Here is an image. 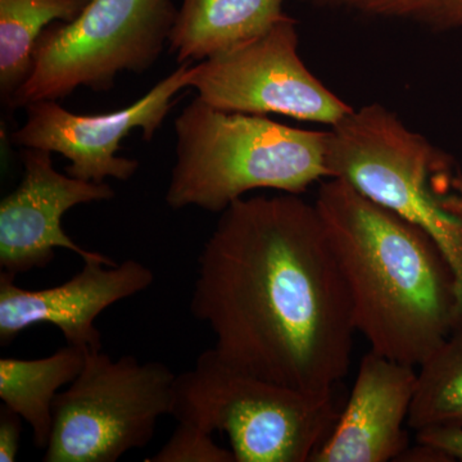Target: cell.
I'll use <instances>...</instances> for the list:
<instances>
[{"instance_id": "3", "label": "cell", "mask_w": 462, "mask_h": 462, "mask_svg": "<svg viewBox=\"0 0 462 462\" xmlns=\"http://www.w3.org/2000/svg\"><path fill=\"white\" fill-rule=\"evenodd\" d=\"M176 160L165 200L221 214L252 190L302 194L330 179L328 130L221 111L196 97L175 120Z\"/></svg>"}, {"instance_id": "12", "label": "cell", "mask_w": 462, "mask_h": 462, "mask_svg": "<svg viewBox=\"0 0 462 462\" xmlns=\"http://www.w3.org/2000/svg\"><path fill=\"white\" fill-rule=\"evenodd\" d=\"M418 367L370 352L363 358L345 411L311 462H387L409 447L404 425Z\"/></svg>"}, {"instance_id": "2", "label": "cell", "mask_w": 462, "mask_h": 462, "mask_svg": "<svg viewBox=\"0 0 462 462\" xmlns=\"http://www.w3.org/2000/svg\"><path fill=\"white\" fill-rule=\"evenodd\" d=\"M316 209L345 275L357 333L372 351L419 367L460 324L454 270L434 240L330 178Z\"/></svg>"}, {"instance_id": "1", "label": "cell", "mask_w": 462, "mask_h": 462, "mask_svg": "<svg viewBox=\"0 0 462 462\" xmlns=\"http://www.w3.org/2000/svg\"><path fill=\"white\" fill-rule=\"evenodd\" d=\"M191 315L233 366L327 400L351 366L354 306L315 203H231L199 257Z\"/></svg>"}, {"instance_id": "11", "label": "cell", "mask_w": 462, "mask_h": 462, "mask_svg": "<svg viewBox=\"0 0 462 462\" xmlns=\"http://www.w3.org/2000/svg\"><path fill=\"white\" fill-rule=\"evenodd\" d=\"M14 282L16 276L0 273V345H11L33 325L47 324L60 329L67 345L89 354L102 351L97 318L151 287L154 273L136 260L114 266L84 261L80 273L57 287L30 291Z\"/></svg>"}, {"instance_id": "15", "label": "cell", "mask_w": 462, "mask_h": 462, "mask_svg": "<svg viewBox=\"0 0 462 462\" xmlns=\"http://www.w3.org/2000/svg\"><path fill=\"white\" fill-rule=\"evenodd\" d=\"M90 0H0V94L9 100L26 80L36 41L54 23H71Z\"/></svg>"}, {"instance_id": "4", "label": "cell", "mask_w": 462, "mask_h": 462, "mask_svg": "<svg viewBox=\"0 0 462 462\" xmlns=\"http://www.w3.org/2000/svg\"><path fill=\"white\" fill-rule=\"evenodd\" d=\"M330 178L427 233L454 270L462 325V171L446 152L380 103L328 130ZM457 327V328H458Z\"/></svg>"}, {"instance_id": "13", "label": "cell", "mask_w": 462, "mask_h": 462, "mask_svg": "<svg viewBox=\"0 0 462 462\" xmlns=\"http://www.w3.org/2000/svg\"><path fill=\"white\" fill-rule=\"evenodd\" d=\"M285 0H182L169 50L182 63L202 62L263 35L289 17Z\"/></svg>"}, {"instance_id": "14", "label": "cell", "mask_w": 462, "mask_h": 462, "mask_svg": "<svg viewBox=\"0 0 462 462\" xmlns=\"http://www.w3.org/2000/svg\"><path fill=\"white\" fill-rule=\"evenodd\" d=\"M87 352L67 345L36 360H0V400L32 427L33 445L47 448L53 425V404L60 389L83 370Z\"/></svg>"}, {"instance_id": "7", "label": "cell", "mask_w": 462, "mask_h": 462, "mask_svg": "<svg viewBox=\"0 0 462 462\" xmlns=\"http://www.w3.org/2000/svg\"><path fill=\"white\" fill-rule=\"evenodd\" d=\"M176 374L158 361L89 352L83 370L53 404L45 462H116L153 439L172 413Z\"/></svg>"}, {"instance_id": "9", "label": "cell", "mask_w": 462, "mask_h": 462, "mask_svg": "<svg viewBox=\"0 0 462 462\" xmlns=\"http://www.w3.org/2000/svg\"><path fill=\"white\" fill-rule=\"evenodd\" d=\"M191 66L182 63L141 99L109 114H74L51 99L30 103L25 124L12 134L11 141L17 147L44 149L65 157L69 161L66 173L72 178L130 180L139 162L118 156L121 142L138 129L145 142L154 138L178 103V94L189 88Z\"/></svg>"}, {"instance_id": "19", "label": "cell", "mask_w": 462, "mask_h": 462, "mask_svg": "<svg viewBox=\"0 0 462 462\" xmlns=\"http://www.w3.org/2000/svg\"><path fill=\"white\" fill-rule=\"evenodd\" d=\"M23 420V419L17 412L5 404L0 409V461L17 460Z\"/></svg>"}, {"instance_id": "10", "label": "cell", "mask_w": 462, "mask_h": 462, "mask_svg": "<svg viewBox=\"0 0 462 462\" xmlns=\"http://www.w3.org/2000/svg\"><path fill=\"white\" fill-rule=\"evenodd\" d=\"M51 152L23 148V176L20 185L0 202V267L20 273L45 269L56 249L74 252L84 261L111 264L112 258L88 251L67 236L62 227L66 212L79 205L115 199L108 182L72 178L54 169Z\"/></svg>"}, {"instance_id": "16", "label": "cell", "mask_w": 462, "mask_h": 462, "mask_svg": "<svg viewBox=\"0 0 462 462\" xmlns=\"http://www.w3.org/2000/svg\"><path fill=\"white\" fill-rule=\"evenodd\" d=\"M407 427L462 428V325L418 367Z\"/></svg>"}, {"instance_id": "18", "label": "cell", "mask_w": 462, "mask_h": 462, "mask_svg": "<svg viewBox=\"0 0 462 462\" xmlns=\"http://www.w3.org/2000/svg\"><path fill=\"white\" fill-rule=\"evenodd\" d=\"M147 462H236L231 449L218 446L212 433L179 422L165 446Z\"/></svg>"}, {"instance_id": "5", "label": "cell", "mask_w": 462, "mask_h": 462, "mask_svg": "<svg viewBox=\"0 0 462 462\" xmlns=\"http://www.w3.org/2000/svg\"><path fill=\"white\" fill-rule=\"evenodd\" d=\"M171 416L229 438L236 462H307L339 412L320 400L233 366L207 349L176 376Z\"/></svg>"}, {"instance_id": "8", "label": "cell", "mask_w": 462, "mask_h": 462, "mask_svg": "<svg viewBox=\"0 0 462 462\" xmlns=\"http://www.w3.org/2000/svg\"><path fill=\"white\" fill-rule=\"evenodd\" d=\"M298 48L297 21L289 16L254 41L191 66L189 88L221 111L333 127L354 107L310 71Z\"/></svg>"}, {"instance_id": "20", "label": "cell", "mask_w": 462, "mask_h": 462, "mask_svg": "<svg viewBox=\"0 0 462 462\" xmlns=\"http://www.w3.org/2000/svg\"><path fill=\"white\" fill-rule=\"evenodd\" d=\"M416 440L436 447L449 461L462 462V428H431L418 431Z\"/></svg>"}, {"instance_id": "6", "label": "cell", "mask_w": 462, "mask_h": 462, "mask_svg": "<svg viewBox=\"0 0 462 462\" xmlns=\"http://www.w3.org/2000/svg\"><path fill=\"white\" fill-rule=\"evenodd\" d=\"M176 14L173 0H90L74 21L41 33L7 107L63 99L80 88L107 91L123 72L144 74L169 45Z\"/></svg>"}, {"instance_id": "21", "label": "cell", "mask_w": 462, "mask_h": 462, "mask_svg": "<svg viewBox=\"0 0 462 462\" xmlns=\"http://www.w3.org/2000/svg\"><path fill=\"white\" fill-rule=\"evenodd\" d=\"M397 461L448 462L449 458L442 451L436 448V447L416 440V446L407 447L402 455L397 458Z\"/></svg>"}, {"instance_id": "17", "label": "cell", "mask_w": 462, "mask_h": 462, "mask_svg": "<svg viewBox=\"0 0 462 462\" xmlns=\"http://www.w3.org/2000/svg\"><path fill=\"white\" fill-rule=\"evenodd\" d=\"M312 7L407 21L445 32L462 27V0H303Z\"/></svg>"}]
</instances>
